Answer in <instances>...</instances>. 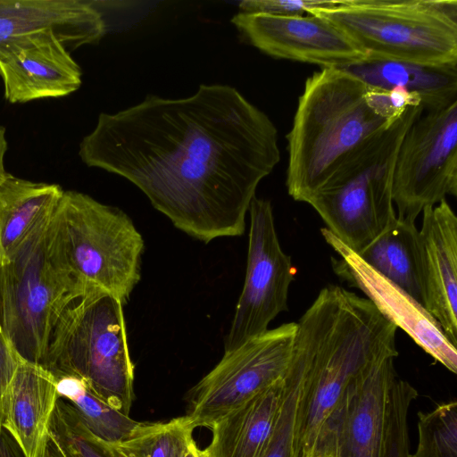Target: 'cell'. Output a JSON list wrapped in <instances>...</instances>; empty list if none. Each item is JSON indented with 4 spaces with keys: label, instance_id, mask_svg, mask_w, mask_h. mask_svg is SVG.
<instances>
[{
    "label": "cell",
    "instance_id": "1",
    "mask_svg": "<svg viewBox=\"0 0 457 457\" xmlns=\"http://www.w3.org/2000/svg\"><path fill=\"white\" fill-rule=\"evenodd\" d=\"M79 155L134 184L178 229L204 243L244 234L257 187L280 160L274 123L223 84L101 112Z\"/></svg>",
    "mask_w": 457,
    "mask_h": 457
},
{
    "label": "cell",
    "instance_id": "2",
    "mask_svg": "<svg viewBox=\"0 0 457 457\" xmlns=\"http://www.w3.org/2000/svg\"><path fill=\"white\" fill-rule=\"evenodd\" d=\"M396 329L366 297L334 285L320 291L296 322L289 362L302 386L296 457L320 439L353 378L398 355Z\"/></svg>",
    "mask_w": 457,
    "mask_h": 457
},
{
    "label": "cell",
    "instance_id": "3",
    "mask_svg": "<svg viewBox=\"0 0 457 457\" xmlns=\"http://www.w3.org/2000/svg\"><path fill=\"white\" fill-rule=\"evenodd\" d=\"M367 91L344 69L321 68L306 79L287 135L286 184L294 200L308 203L348 157L395 121L370 104Z\"/></svg>",
    "mask_w": 457,
    "mask_h": 457
},
{
    "label": "cell",
    "instance_id": "4",
    "mask_svg": "<svg viewBox=\"0 0 457 457\" xmlns=\"http://www.w3.org/2000/svg\"><path fill=\"white\" fill-rule=\"evenodd\" d=\"M41 365L54 378L81 379L105 403L129 416L135 367L122 302L101 288L86 286L59 317Z\"/></svg>",
    "mask_w": 457,
    "mask_h": 457
},
{
    "label": "cell",
    "instance_id": "5",
    "mask_svg": "<svg viewBox=\"0 0 457 457\" xmlns=\"http://www.w3.org/2000/svg\"><path fill=\"white\" fill-rule=\"evenodd\" d=\"M85 287L64 262L52 213L0 265V326L20 358L41 364L59 317Z\"/></svg>",
    "mask_w": 457,
    "mask_h": 457
},
{
    "label": "cell",
    "instance_id": "6",
    "mask_svg": "<svg viewBox=\"0 0 457 457\" xmlns=\"http://www.w3.org/2000/svg\"><path fill=\"white\" fill-rule=\"evenodd\" d=\"M309 14L334 24L366 59L457 66L456 0H342Z\"/></svg>",
    "mask_w": 457,
    "mask_h": 457
},
{
    "label": "cell",
    "instance_id": "7",
    "mask_svg": "<svg viewBox=\"0 0 457 457\" xmlns=\"http://www.w3.org/2000/svg\"><path fill=\"white\" fill-rule=\"evenodd\" d=\"M411 106L335 171L307 203L326 228L359 253L396 219L393 177L397 153L410 126L423 113Z\"/></svg>",
    "mask_w": 457,
    "mask_h": 457
},
{
    "label": "cell",
    "instance_id": "8",
    "mask_svg": "<svg viewBox=\"0 0 457 457\" xmlns=\"http://www.w3.org/2000/svg\"><path fill=\"white\" fill-rule=\"evenodd\" d=\"M54 235L64 262L82 285L129 299L140 280L145 243L120 209L67 190L53 212Z\"/></svg>",
    "mask_w": 457,
    "mask_h": 457
},
{
    "label": "cell",
    "instance_id": "9",
    "mask_svg": "<svg viewBox=\"0 0 457 457\" xmlns=\"http://www.w3.org/2000/svg\"><path fill=\"white\" fill-rule=\"evenodd\" d=\"M296 322L284 323L224 352L190 391L186 414L194 428H209L287 372Z\"/></svg>",
    "mask_w": 457,
    "mask_h": 457
},
{
    "label": "cell",
    "instance_id": "10",
    "mask_svg": "<svg viewBox=\"0 0 457 457\" xmlns=\"http://www.w3.org/2000/svg\"><path fill=\"white\" fill-rule=\"evenodd\" d=\"M457 195V101L423 112L401 142L393 177L398 219L415 222L425 207Z\"/></svg>",
    "mask_w": 457,
    "mask_h": 457
},
{
    "label": "cell",
    "instance_id": "11",
    "mask_svg": "<svg viewBox=\"0 0 457 457\" xmlns=\"http://www.w3.org/2000/svg\"><path fill=\"white\" fill-rule=\"evenodd\" d=\"M395 357L365 366L348 385L333 420L345 457H389L394 441L408 432L417 390L395 372Z\"/></svg>",
    "mask_w": 457,
    "mask_h": 457
},
{
    "label": "cell",
    "instance_id": "12",
    "mask_svg": "<svg viewBox=\"0 0 457 457\" xmlns=\"http://www.w3.org/2000/svg\"><path fill=\"white\" fill-rule=\"evenodd\" d=\"M250 228L245 278L224 352L268 330L270 323L287 310L289 286L295 270L281 248L271 204L253 197L249 207Z\"/></svg>",
    "mask_w": 457,
    "mask_h": 457
},
{
    "label": "cell",
    "instance_id": "13",
    "mask_svg": "<svg viewBox=\"0 0 457 457\" xmlns=\"http://www.w3.org/2000/svg\"><path fill=\"white\" fill-rule=\"evenodd\" d=\"M231 22L248 43L274 58L337 69L366 60L344 32L316 14L280 16L240 12Z\"/></svg>",
    "mask_w": 457,
    "mask_h": 457
},
{
    "label": "cell",
    "instance_id": "14",
    "mask_svg": "<svg viewBox=\"0 0 457 457\" xmlns=\"http://www.w3.org/2000/svg\"><path fill=\"white\" fill-rule=\"evenodd\" d=\"M327 244L338 255L336 273L359 288L378 312L407 333L427 353L453 373L457 372V350L439 323L404 290L367 265L359 255L326 228L320 229Z\"/></svg>",
    "mask_w": 457,
    "mask_h": 457
},
{
    "label": "cell",
    "instance_id": "15",
    "mask_svg": "<svg viewBox=\"0 0 457 457\" xmlns=\"http://www.w3.org/2000/svg\"><path fill=\"white\" fill-rule=\"evenodd\" d=\"M81 69L58 36L42 32L0 50L4 96L11 104L66 96L81 86Z\"/></svg>",
    "mask_w": 457,
    "mask_h": 457
},
{
    "label": "cell",
    "instance_id": "16",
    "mask_svg": "<svg viewBox=\"0 0 457 457\" xmlns=\"http://www.w3.org/2000/svg\"><path fill=\"white\" fill-rule=\"evenodd\" d=\"M51 32L71 52L97 44L106 24L93 2L83 0H0V50L33 34Z\"/></svg>",
    "mask_w": 457,
    "mask_h": 457
},
{
    "label": "cell",
    "instance_id": "17",
    "mask_svg": "<svg viewBox=\"0 0 457 457\" xmlns=\"http://www.w3.org/2000/svg\"><path fill=\"white\" fill-rule=\"evenodd\" d=\"M426 309L457 345V217L446 199L422 211Z\"/></svg>",
    "mask_w": 457,
    "mask_h": 457
},
{
    "label": "cell",
    "instance_id": "18",
    "mask_svg": "<svg viewBox=\"0 0 457 457\" xmlns=\"http://www.w3.org/2000/svg\"><path fill=\"white\" fill-rule=\"evenodd\" d=\"M54 376L20 359L2 404V428L25 457H46L51 420L59 399Z\"/></svg>",
    "mask_w": 457,
    "mask_h": 457
},
{
    "label": "cell",
    "instance_id": "19",
    "mask_svg": "<svg viewBox=\"0 0 457 457\" xmlns=\"http://www.w3.org/2000/svg\"><path fill=\"white\" fill-rule=\"evenodd\" d=\"M284 379L217 420L205 457H262L283 393Z\"/></svg>",
    "mask_w": 457,
    "mask_h": 457
},
{
    "label": "cell",
    "instance_id": "20",
    "mask_svg": "<svg viewBox=\"0 0 457 457\" xmlns=\"http://www.w3.org/2000/svg\"><path fill=\"white\" fill-rule=\"evenodd\" d=\"M370 87H403L420 100L424 112L442 110L457 101V66L366 59L342 68Z\"/></svg>",
    "mask_w": 457,
    "mask_h": 457
},
{
    "label": "cell",
    "instance_id": "21",
    "mask_svg": "<svg viewBox=\"0 0 457 457\" xmlns=\"http://www.w3.org/2000/svg\"><path fill=\"white\" fill-rule=\"evenodd\" d=\"M64 190L6 173L0 179V265L8 263L32 230L50 216Z\"/></svg>",
    "mask_w": 457,
    "mask_h": 457
},
{
    "label": "cell",
    "instance_id": "22",
    "mask_svg": "<svg viewBox=\"0 0 457 457\" xmlns=\"http://www.w3.org/2000/svg\"><path fill=\"white\" fill-rule=\"evenodd\" d=\"M356 253L426 308L422 247L415 222L396 217L385 231Z\"/></svg>",
    "mask_w": 457,
    "mask_h": 457
},
{
    "label": "cell",
    "instance_id": "23",
    "mask_svg": "<svg viewBox=\"0 0 457 457\" xmlns=\"http://www.w3.org/2000/svg\"><path fill=\"white\" fill-rule=\"evenodd\" d=\"M60 398L68 401L86 427L100 439L115 444L126 439L139 421L113 409L92 393L81 379L55 378Z\"/></svg>",
    "mask_w": 457,
    "mask_h": 457
},
{
    "label": "cell",
    "instance_id": "24",
    "mask_svg": "<svg viewBox=\"0 0 457 457\" xmlns=\"http://www.w3.org/2000/svg\"><path fill=\"white\" fill-rule=\"evenodd\" d=\"M46 457H126L112 443L95 436L74 407L59 398L51 420Z\"/></svg>",
    "mask_w": 457,
    "mask_h": 457
},
{
    "label": "cell",
    "instance_id": "25",
    "mask_svg": "<svg viewBox=\"0 0 457 457\" xmlns=\"http://www.w3.org/2000/svg\"><path fill=\"white\" fill-rule=\"evenodd\" d=\"M187 417L165 422H139L130 435L112 444L126 457H183L194 441Z\"/></svg>",
    "mask_w": 457,
    "mask_h": 457
},
{
    "label": "cell",
    "instance_id": "26",
    "mask_svg": "<svg viewBox=\"0 0 457 457\" xmlns=\"http://www.w3.org/2000/svg\"><path fill=\"white\" fill-rule=\"evenodd\" d=\"M415 457H457V402L442 403L418 413Z\"/></svg>",
    "mask_w": 457,
    "mask_h": 457
},
{
    "label": "cell",
    "instance_id": "27",
    "mask_svg": "<svg viewBox=\"0 0 457 457\" xmlns=\"http://www.w3.org/2000/svg\"><path fill=\"white\" fill-rule=\"evenodd\" d=\"M301 403L300 380L288 369L275 423L262 457H296Z\"/></svg>",
    "mask_w": 457,
    "mask_h": 457
},
{
    "label": "cell",
    "instance_id": "28",
    "mask_svg": "<svg viewBox=\"0 0 457 457\" xmlns=\"http://www.w3.org/2000/svg\"><path fill=\"white\" fill-rule=\"evenodd\" d=\"M337 1V0H336ZM331 0H244L238 4L241 12L280 16H303L318 9L331 7Z\"/></svg>",
    "mask_w": 457,
    "mask_h": 457
},
{
    "label": "cell",
    "instance_id": "29",
    "mask_svg": "<svg viewBox=\"0 0 457 457\" xmlns=\"http://www.w3.org/2000/svg\"><path fill=\"white\" fill-rule=\"evenodd\" d=\"M298 457H345L335 421L328 425L317 443Z\"/></svg>",
    "mask_w": 457,
    "mask_h": 457
},
{
    "label": "cell",
    "instance_id": "30",
    "mask_svg": "<svg viewBox=\"0 0 457 457\" xmlns=\"http://www.w3.org/2000/svg\"><path fill=\"white\" fill-rule=\"evenodd\" d=\"M20 359L5 338L0 326V428H2L4 395Z\"/></svg>",
    "mask_w": 457,
    "mask_h": 457
},
{
    "label": "cell",
    "instance_id": "31",
    "mask_svg": "<svg viewBox=\"0 0 457 457\" xmlns=\"http://www.w3.org/2000/svg\"><path fill=\"white\" fill-rule=\"evenodd\" d=\"M0 457H25L12 436L0 428Z\"/></svg>",
    "mask_w": 457,
    "mask_h": 457
},
{
    "label": "cell",
    "instance_id": "32",
    "mask_svg": "<svg viewBox=\"0 0 457 457\" xmlns=\"http://www.w3.org/2000/svg\"><path fill=\"white\" fill-rule=\"evenodd\" d=\"M409 450V443L405 440H396L394 442L389 457H404Z\"/></svg>",
    "mask_w": 457,
    "mask_h": 457
},
{
    "label": "cell",
    "instance_id": "33",
    "mask_svg": "<svg viewBox=\"0 0 457 457\" xmlns=\"http://www.w3.org/2000/svg\"><path fill=\"white\" fill-rule=\"evenodd\" d=\"M183 457H205L202 449H200L195 441L188 446Z\"/></svg>",
    "mask_w": 457,
    "mask_h": 457
},
{
    "label": "cell",
    "instance_id": "34",
    "mask_svg": "<svg viewBox=\"0 0 457 457\" xmlns=\"http://www.w3.org/2000/svg\"><path fill=\"white\" fill-rule=\"evenodd\" d=\"M404 457H415V456H414L413 454H410V453H409V454H407V455H406V456H404Z\"/></svg>",
    "mask_w": 457,
    "mask_h": 457
}]
</instances>
